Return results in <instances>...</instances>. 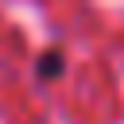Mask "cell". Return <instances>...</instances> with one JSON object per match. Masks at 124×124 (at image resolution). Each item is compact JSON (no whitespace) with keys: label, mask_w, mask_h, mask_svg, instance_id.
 <instances>
[{"label":"cell","mask_w":124,"mask_h":124,"mask_svg":"<svg viewBox=\"0 0 124 124\" xmlns=\"http://www.w3.org/2000/svg\"><path fill=\"white\" fill-rule=\"evenodd\" d=\"M62 66H66V58H62L58 50H50V54H43V58H39V78H43V81H50V78H58V70H62Z\"/></svg>","instance_id":"obj_1"}]
</instances>
